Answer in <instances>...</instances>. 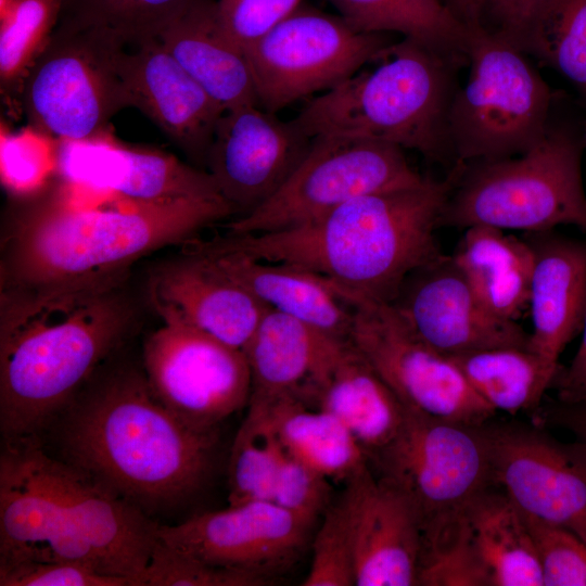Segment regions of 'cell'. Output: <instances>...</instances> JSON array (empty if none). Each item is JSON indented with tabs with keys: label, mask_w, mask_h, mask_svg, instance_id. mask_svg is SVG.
Returning a JSON list of instances; mask_svg holds the SVG:
<instances>
[{
	"label": "cell",
	"mask_w": 586,
	"mask_h": 586,
	"mask_svg": "<svg viewBox=\"0 0 586 586\" xmlns=\"http://www.w3.org/2000/svg\"><path fill=\"white\" fill-rule=\"evenodd\" d=\"M523 515L534 538L544 586H586V543L563 527Z\"/></svg>",
	"instance_id": "obj_40"
},
{
	"label": "cell",
	"mask_w": 586,
	"mask_h": 586,
	"mask_svg": "<svg viewBox=\"0 0 586 586\" xmlns=\"http://www.w3.org/2000/svg\"><path fill=\"white\" fill-rule=\"evenodd\" d=\"M316 523L272 501H249L158 524L166 544L208 564L252 573L269 584L310 546Z\"/></svg>",
	"instance_id": "obj_16"
},
{
	"label": "cell",
	"mask_w": 586,
	"mask_h": 586,
	"mask_svg": "<svg viewBox=\"0 0 586 586\" xmlns=\"http://www.w3.org/2000/svg\"><path fill=\"white\" fill-rule=\"evenodd\" d=\"M247 415L234 437L228 467V501H272L284 450L267 418L247 407Z\"/></svg>",
	"instance_id": "obj_35"
},
{
	"label": "cell",
	"mask_w": 586,
	"mask_h": 586,
	"mask_svg": "<svg viewBox=\"0 0 586 586\" xmlns=\"http://www.w3.org/2000/svg\"><path fill=\"white\" fill-rule=\"evenodd\" d=\"M63 167L71 180L135 201L222 198L213 176L174 155L100 137L68 142Z\"/></svg>",
	"instance_id": "obj_22"
},
{
	"label": "cell",
	"mask_w": 586,
	"mask_h": 586,
	"mask_svg": "<svg viewBox=\"0 0 586 586\" xmlns=\"http://www.w3.org/2000/svg\"><path fill=\"white\" fill-rule=\"evenodd\" d=\"M449 357L485 403L496 412L509 415L532 416L561 367L523 347H497Z\"/></svg>",
	"instance_id": "obj_32"
},
{
	"label": "cell",
	"mask_w": 586,
	"mask_h": 586,
	"mask_svg": "<svg viewBox=\"0 0 586 586\" xmlns=\"http://www.w3.org/2000/svg\"><path fill=\"white\" fill-rule=\"evenodd\" d=\"M455 17L468 28L482 26L486 0H443Z\"/></svg>",
	"instance_id": "obj_47"
},
{
	"label": "cell",
	"mask_w": 586,
	"mask_h": 586,
	"mask_svg": "<svg viewBox=\"0 0 586 586\" xmlns=\"http://www.w3.org/2000/svg\"><path fill=\"white\" fill-rule=\"evenodd\" d=\"M356 586H419L423 535L408 497L370 467L345 484Z\"/></svg>",
	"instance_id": "obj_20"
},
{
	"label": "cell",
	"mask_w": 586,
	"mask_h": 586,
	"mask_svg": "<svg viewBox=\"0 0 586 586\" xmlns=\"http://www.w3.org/2000/svg\"><path fill=\"white\" fill-rule=\"evenodd\" d=\"M331 481L284 451L272 502L313 523L332 502Z\"/></svg>",
	"instance_id": "obj_41"
},
{
	"label": "cell",
	"mask_w": 586,
	"mask_h": 586,
	"mask_svg": "<svg viewBox=\"0 0 586 586\" xmlns=\"http://www.w3.org/2000/svg\"><path fill=\"white\" fill-rule=\"evenodd\" d=\"M531 421L544 428L565 430L586 444V396L575 402L557 398L543 402Z\"/></svg>",
	"instance_id": "obj_45"
},
{
	"label": "cell",
	"mask_w": 586,
	"mask_h": 586,
	"mask_svg": "<svg viewBox=\"0 0 586 586\" xmlns=\"http://www.w3.org/2000/svg\"><path fill=\"white\" fill-rule=\"evenodd\" d=\"M310 144L292 120L282 122L257 104L238 106L219 118L205 169L221 196L244 216L286 182Z\"/></svg>",
	"instance_id": "obj_17"
},
{
	"label": "cell",
	"mask_w": 586,
	"mask_h": 586,
	"mask_svg": "<svg viewBox=\"0 0 586 586\" xmlns=\"http://www.w3.org/2000/svg\"><path fill=\"white\" fill-rule=\"evenodd\" d=\"M346 300L354 309L349 340L407 408L473 426L494 418L455 361L424 342L391 303Z\"/></svg>",
	"instance_id": "obj_12"
},
{
	"label": "cell",
	"mask_w": 586,
	"mask_h": 586,
	"mask_svg": "<svg viewBox=\"0 0 586 586\" xmlns=\"http://www.w3.org/2000/svg\"><path fill=\"white\" fill-rule=\"evenodd\" d=\"M430 178L400 146L344 136H317L292 176L264 204L232 220L229 234H259L303 225L375 192L418 188Z\"/></svg>",
	"instance_id": "obj_10"
},
{
	"label": "cell",
	"mask_w": 586,
	"mask_h": 586,
	"mask_svg": "<svg viewBox=\"0 0 586 586\" xmlns=\"http://www.w3.org/2000/svg\"><path fill=\"white\" fill-rule=\"evenodd\" d=\"M584 138H585V143H586V122L584 123Z\"/></svg>",
	"instance_id": "obj_48"
},
{
	"label": "cell",
	"mask_w": 586,
	"mask_h": 586,
	"mask_svg": "<svg viewBox=\"0 0 586 586\" xmlns=\"http://www.w3.org/2000/svg\"><path fill=\"white\" fill-rule=\"evenodd\" d=\"M533 252L528 349L559 365L566 345L581 331L586 307V239L553 230L524 232Z\"/></svg>",
	"instance_id": "obj_24"
},
{
	"label": "cell",
	"mask_w": 586,
	"mask_h": 586,
	"mask_svg": "<svg viewBox=\"0 0 586 586\" xmlns=\"http://www.w3.org/2000/svg\"><path fill=\"white\" fill-rule=\"evenodd\" d=\"M395 41L360 33L341 16L298 8L244 52L258 105L270 113L342 84Z\"/></svg>",
	"instance_id": "obj_11"
},
{
	"label": "cell",
	"mask_w": 586,
	"mask_h": 586,
	"mask_svg": "<svg viewBox=\"0 0 586 586\" xmlns=\"http://www.w3.org/2000/svg\"><path fill=\"white\" fill-rule=\"evenodd\" d=\"M371 464L408 497L418 514L424 545L421 565L459 548L471 504L495 485L482 425L409 408L398 435Z\"/></svg>",
	"instance_id": "obj_7"
},
{
	"label": "cell",
	"mask_w": 586,
	"mask_h": 586,
	"mask_svg": "<svg viewBox=\"0 0 586 586\" xmlns=\"http://www.w3.org/2000/svg\"><path fill=\"white\" fill-rule=\"evenodd\" d=\"M540 0H486L482 26L514 48Z\"/></svg>",
	"instance_id": "obj_44"
},
{
	"label": "cell",
	"mask_w": 586,
	"mask_h": 586,
	"mask_svg": "<svg viewBox=\"0 0 586 586\" xmlns=\"http://www.w3.org/2000/svg\"><path fill=\"white\" fill-rule=\"evenodd\" d=\"M157 536V535H156ZM269 583L252 573L215 566L156 537L149 562L135 586H262Z\"/></svg>",
	"instance_id": "obj_39"
},
{
	"label": "cell",
	"mask_w": 586,
	"mask_h": 586,
	"mask_svg": "<svg viewBox=\"0 0 586 586\" xmlns=\"http://www.w3.org/2000/svg\"><path fill=\"white\" fill-rule=\"evenodd\" d=\"M313 407L352 433L371 461L398 435L407 407L349 339H335L317 378Z\"/></svg>",
	"instance_id": "obj_25"
},
{
	"label": "cell",
	"mask_w": 586,
	"mask_h": 586,
	"mask_svg": "<svg viewBox=\"0 0 586 586\" xmlns=\"http://www.w3.org/2000/svg\"><path fill=\"white\" fill-rule=\"evenodd\" d=\"M62 3L63 0H8L1 7L2 92L22 88L29 68L60 21Z\"/></svg>",
	"instance_id": "obj_36"
},
{
	"label": "cell",
	"mask_w": 586,
	"mask_h": 586,
	"mask_svg": "<svg viewBox=\"0 0 586 586\" xmlns=\"http://www.w3.org/2000/svg\"><path fill=\"white\" fill-rule=\"evenodd\" d=\"M585 149L584 124H550L543 140L521 155L458 162L440 226L538 232L572 225L586 231Z\"/></svg>",
	"instance_id": "obj_6"
},
{
	"label": "cell",
	"mask_w": 586,
	"mask_h": 586,
	"mask_svg": "<svg viewBox=\"0 0 586 586\" xmlns=\"http://www.w3.org/2000/svg\"><path fill=\"white\" fill-rule=\"evenodd\" d=\"M123 76L131 106L149 117L193 165L205 169L224 109L158 39L127 51Z\"/></svg>",
	"instance_id": "obj_21"
},
{
	"label": "cell",
	"mask_w": 586,
	"mask_h": 586,
	"mask_svg": "<svg viewBox=\"0 0 586 586\" xmlns=\"http://www.w3.org/2000/svg\"><path fill=\"white\" fill-rule=\"evenodd\" d=\"M128 44L114 33L60 17L22 85L33 125L67 142L103 137L130 107L123 76Z\"/></svg>",
	"instance_id": "obj_9"
},
{
	"label": "cell",
	"mask_w": 586,
	"mask_h": 586,
	"mask_svg": "<svg viewBox=\"0 0 586 586\" xmlns=\"http://www.w3.org/2000/svg\"><path fill=\"white\" fill-rule=\"evenodd\" d=\"M451 257L492 313L517 321L528 310L533 252L523 237L489 226L468 227Z\"/></svg>",
	"instance_id": "obj_30"
},
{
	"label": "cell",
	"mask_w": 586,
	"mask_h": 586,
	"mask_svg": "<svg viewBox=\"0 0 586 586\" xmlns=\"http://www.w3.org/2000/svg\"><path fill=\"white\" fill-rule=\"evenodd\" d=\"M517 49L563 76L586 103V0H540Z\"/></svg>",
	"instance_id": "obj_34"
},
{
	"label": "cell",
	"mask_w": 586,
	"mask_h": 586,
	"mask_svg": "<svg viewBox=\"0 0 586 586\" xmlns=\"http://www.w3.org/2000/svg\"><path fill=\"white\" fill-rule=\"evenodd\" d=\"M374 62L309 100L292 122L310 138L375 140L453 166L448 117L468 58L404 37Z\"/></svg>",
	"instance_id": "obj_5"
},
{
	"label": "cell",
	"mask_w": 586,
	"mask_h": 586,
	"mask_svg": "<svg viewBox=\"0 0 586 586\" xmlns=\"http://www.w3.org/2000/svg\"><path fill=\"white\" fill-rule=\"evenodd\" d=\"M247 407L264 413L289 456L331 482L346 484L370 467L368 455L352 433L322 409L295 400Z\"/></svg>",
	"instance_id": "obj_31"
},
{
	"label": "cell",
	"mask_w": 586,
	"mask_h": 586,
	"mask_svg": "<svg viewBox=\"0 0 586 586\" xmlns=\"http://www.w3.org/2000/svg\"><path fill=\"white\" fill-rule=\"evenodd\" d=\"M28 480L98 555L110 575L131 586L146 566L158 523L91 476L49 454L37 437L2 442Z\"/></svg>",
	"instance_id": "obj_13"
},
{
	"label": "cell",
	"mask_w": 586,
	"mask_h": 586,
	"mask_svg": "<svg viewBox=\"0 0 586 586\" xmlns=\"http://www.w3.org/2000/svg\"><path fill=\"white\" fill-rule=\"evenodd\" d=\"M183 247L208 257L270 309L340 339H349L354 309L327 278L304 268L266 262L213 240H191Z\"/></svg>",
	"instance_id": "obj_23"
},
{
	"label": "cell",
	"mask_w": 586,
	"mask_h": 586,
	"mask_svg": "<svg viewBox=\"0 0 586 586\" xmlns=\"http://www.w3.org/2000/svg\"><path fill=\"white\" fill-rule=\"evenodd\" d=\"M360 33H398L438 50L466 55L469 28L443 0H329Z\"/></svg>",
	"instance_id": "obj_33"
},
{
	"label": "cell",
	"mask_w": 586,
	"mask_h": 586,
	"mask_svg": "<svg viewBox=\"0 0 586 586\" xmlns=\"http://www.w3.org/2000/svg\"><path fill=\"white\" fill-rule=\"evenodd\" d=\"M444 2V1H443Z\"/></svg>",
	"instance_id": "obj_49"
},
{
	"label": "cell",
	"mask_w": 586,
	"mask_h": 586,
	"mask_svg": "<svg viewBox=\"0 0 586 586\" xmlns=\"http://www.w3.org/2000/svg\"><path fill=\"white\" fill-rule=\"evenodd\" d=\"M28 561H74L107 574L51 500L1 451L0 568Z\"/></svg>",
	"instance_id": "obj_26"
},
{
	"label": "cell",
	"mask_w": 586,
	"mask_h": 586,
	"mask_svg": "<svg viewBox=\"0 0 586 586\" xmlns=\"http://www.w3.org/2000/svg\"><path fill=\"white\" fill-rule=\"evenodd\" d=\"M391 304L424 342L447 356L528 348L530 333L492 313L451 255L443 254L410 273Z\"/></svg>",
	"instance_id": "obj_18"
},
{
	"label": "cell",
	"mask_w": 586,
	"mask_h": 586,
	"mask_svg": "<svg viewBox=\"0 0 586 586\" xmlns=\"http://www.w3.org/2000/svg\"><path fill=\"white\" fill-rule=\"evenodd\" d=\"M157 39L224 111L258 105L245 52L220 24L216 2L188 0Z\"/></svg>",
	"instance_id": "obj_28"
},
{
	"label": "cell",
	"mask_w": 586,
	"mask_h": 586,
	"mask_svg": "<svg viewBox=\"0 0 586 586\" xmlns=\"http://www.w3.org/2000/svg\"><path fill=\"white\" fill-rule=\"evenodd\" d=\"M142 369L156 398L195 431H219L249 405L244 352L202 331L164 324L144 341Z\"/></svg>",
	"instance_id": "obj_14"
},
{
	"label": "cell",
	"mask_w": 586,
	"mask_h": 586,
	"mask_svg": "<svg viewBox=\"0 0 586 586\" xmlns=\"http://www.w3.org/2000/svg\"><path fill=\"white\" fill-rule=\"evenodd\" d=\"M467 56L469 77L448 117L455 163L512 157L539 143L555 94L525 54L476 26L469 28Z\"/></svg>",
	"instance_id": "obj_8"
},
{
	"label": "cell",
	"mask_w": 586,
	"mask_h": 586,
	"mask_svg": "<svg viewBox=\"0 0 586 586\" xmlns=\"http://www.w3.org/2000/svg\"><path fill=\"white\" fill-rule=\"evenodd\" d=\"M218 432H199L154 395L143 369L104 364L38 437L146 515L196 495L214 468Z\"/></svg>",
	"instance_id": "obj_2"
},
{
	"label": "cell",
	"mask_w": 586,
	"mask_h": 586,
	"mask_svg": "<svg viewBox=\"0 0 586 586\" xmlns=\"http://www.w3.org/2000/svg\"><path fill=\"white\" fill-rule=\"evenodd\" d=\"M493 419L482 431L495 485L523 514L586 543V444L562 442L532 421Z\"/></svg>",
	"instance_id": "obj_15"
},
{
	"label": "cell",
	"mask_w": 586,
	"mask_h": 586,
	"mask_svg": "<svg viewBox=\"0 0 586 586\" xmlns=\"http://www.w3.org/2000/svg\"><path fill=\"white\" fill-rule=\"evenodd\" d=\"M146 300L164 324L202 331L232 347H245L269 307L208 257L182 254L153 268Z\"/></svg>",
	"instance_id": "obj_19"
},
{
	"label": "cell",
	"mask_w": 586,
	"mask_h": 586,
	"mask_svg": "<svg viewBox=\"0 0 586 586\" xmlns=\"http://www.w3.org/2000/svg\"><path fill=\"white\" fill-rule=\"evenodd\" d=\"M309 547L311 561L303 586H356L349 514L343 496L322 514Z\"/></svg>",
	"instance_id": "obj_38"
},
{
	"label": "cell",
	"mask_w": 586,
	"mask_h": 586,
	"mask_svg": "<svg viewBox=\"0 0 586 586\" xmlns=\"http://www.w3.org/2000/svg\"><path fill=\"white\" fill-rule=\"evenodd\" d=\"M334 339L269 308L243 348L251 372L249 404L295 400L311 407L316 380Z\"/></svg>",
	"instance_id": "obj_27"
},
{
	"label": "cell",
	"mask_w": 586,
	"mask_h": 586,
	"mask_svg": "<svg viewBox=\"0 0 586 586\" xmlns=\"http://www.w3.org/2000/svg\"><path fill=\"white\" fill-rule=\"evenodd\" d=\"M458 168L418 188L355 198L296 227L213 241L318 273L347 297L393 303L410 273L444 254L435 231Z\"/></svg>",
	"instance_id": "obj_3"
},
{
	"label": "cell",
	"mask_w": 586,
	"mask_h": 586,
	"mask_svg": "<svg viewBox=\"0 0 586 586\" xmlns=\"http://www.w3.org/2000/svg\"><path fill=\"white\" fill-rule=\"evenodd\" d=\"M188 0H63L62 18L110 30L128 47L157 39Z\"/></svg>",
	"instance_id": "obj_37"
},
{
	"label": "cell",
	"mask_w": 586,
	"mask_h": 586,
	"mask_svg": "<svg viewBox=\"0 0 586 586\" xmlns=\"http://www.w3.org/2000/svg\"><path fill=\"white\" fill-rule=\"evenodd\" d=\"M551 388L561 402H575L586 396V307L579 346L570 365L560 367Z\"/></svg>",
	"instance_id": "obj_46"
},
{
	"label": "cell",
	"mask_w": 586,
	"mask_h": 586,
	"mask_svg": "<svg viewBox=\"0 0 586 586\" xmlns=\"http://www.w3.org/2000/svg\"><path fill=\"white\" fill-rule=\"evenodd\" d=\"M128 276L0 282L2 442L39 437L133 334L139 313Z\"/></svg>",
	"instance_id": "obj_1"
},
{
	"label": "cell",
	"mask_w": 586,
	"mask_h": 586,
	"mask_svg": "<svg viewBox=\"0 0 586 586\" xmlns=\"http://www.w3.org/2000/svg\"><path fill=\"white\" fill-rule=\"evenodd\" d=\"M0 586H131V579L74 561H28L0 568Z\"/></svg>",
	"instance_id": "obj_42"
},
{
	"label": "cell",
	"mask_w": 586,
	"mask_h": 586,
	"mask_svg": "<svg viewBox=\"0 0 586 586\" xmlns=\"http://www.w3.org/2000/svg\"><path fill=\"white\" fill-rule=\"evenodd\" d=\"M224 198L135 201L78 206L64 193L21 212L2 240L0 282L59 284L129 273L141 257L195 239L231 214Z\"/></svg>",
	"instance_id": "obj_4"
},
{
	"label": "cell",
	"mask_w": 586,
	"mask_h": 586,
	"mask_svg": "<svg viewBox=\"0 0 586 586\" xmlns=\"http://www.w3.org/2000/svg\"><path fill=\"white\" fill-rule=\"evenodd\" d=\"M466 545L481 586H544L526 520L500 487L486 488L471 504Z\"/></svg>",
	"instance_id": "obj_29"
},
{
	"label": "cell",
	"mask_w": 586,
	"mask_h": 586,
	"mask_svg": "<svg viewBox=\"0 0 586 586\" xmlns=\"http://www.w3.org/2000/svg\"><path fill=\"white\" fill-rule=\"evenodd\" d=\"M302 0H218L217 15L243 50L300 8Z\"/></svg>",
	"instance_id": "obj_43"
}]
</instances>
